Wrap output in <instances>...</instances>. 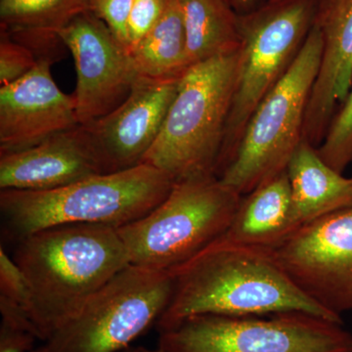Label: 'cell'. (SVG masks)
Segmentation results:
<instances>
[{"instance_id":"6da1fadb","label":"cell","mask_w":352,"mask_h":352,"mask_svg":"<svg viewBox=\"0 0 352 352\" xmlns=\"http://www.w3.org/2000/svg\"><path fill=\"white\" fill-rule=\"evenodd\" d=\"M170 273L173 295L157 322L159 332L203 314L305 312L342 323L296 288L268 250L220 237Z\"/></svg>"},{"instance_id":"7a4b0ae2","label":"cell","mask_w":352,"mask_h":352,"mask_svg":"<svg viewBox=\"0 0 352 352\" xmlns=\"http://www.w3.org/2000/svg\"><path fill=\"white\" fill-rule=\"evenodd\" d=\"M13 261L29 283V319L36 340L43 342L131 263L118 228L98 224H67L32 233L18 241Z\"/></svg>"},{"instance_id":"3957f363","label":"cell","mask_w":352,"mask_h":352,"mask_svg":"<svg viewBox=\"0 0 352 352\" xmlns=\"http://www.w3.org/2000/svg\"><path fill=\"white\" fill-rule=\"evenodd\" d=\"M175 183L164 171L141 164L47 191L1 190L0 210L7 230L17 241L67 224L120 228L149 214Z\"/></svg>"},{"instance_id":"277c9868","label":"cell","mask_w":352,"mask_h":352,"mask_svg":"<svg viewBox=\"0 0 352 352\" xmlns=\"http://www.w3.org/2000/svg\"><path fill=\"white\" fill-rule=\"evenodd\" d=\"M240 50L193 65L180 76L162 131L142 164L164 171L175 183L217 176Z\"/></svg>"},{"instance_id":"5b68a950","label":"cell","mask_w":352,"mask_h":352,"mask_svg":"<svg viewBox=\"0 0 352 352\" xmlns=\"http://www.w3.org/2000/svg\"><path fill=\"white\" fill-rule=\"evenodd\" d=\"M323 38L315 25L283 78L258 104L220 182L241 196L287 170L303 140V124L320 69Z\"/></svg>"},{"instance_id":"8992f818","label":"cell","mask_w":352,"mask_h":352,"mask_svg":"<svg viewBox=\"0 0 352 352\" xmlns=\"http://www.w3.org/2000/svg\"><path fill=\"white\" fill-rule=\"evenodd\" d=\"M242 197L217 176L176 182L145 217L118 228L129 263L171 271L219 239Z\"/></svg>"},{"instance_id":"52a82bcc","label":"cell","mask_w":352,"mask_h":352,"mask_svg":"<svg viewBox=\"0 0 352 352\" xmlns=\"http://www.w3.org/2000/svg\"><path fill=\"white\" fill-rule=\"evenodd\" d=\"M317 0H283L240 17L237 82L217 164L219 177L258 104L287 73L314 25Z\"/></svg>"},{"instance_id":"ba28073f","label":"cell","mask_w":352,"mask_h":352,"mask_svg":"<svg viewBox=\"0 0 352 352\" xmlns=\"http://www.w3.org/2000/svg\"><path fill=\"white\" fill-rule=\"evenodd\" d=\"M173 289L170 271L127 264L44 342L51 352H119L159 320Z\"/></svg>"},{"instance_id":"9c48e42d","label":"cell","mask_w":352,"mask_h":352,"mask_svg":"<svg viewBox=\"0 0 352 352\" xmlns=\"http://www.w3.org/2000/svg\"><path fill=\"white\" fill-rule=\"evenodd\" d=\"M159 333L163 352H352L342 323L305 312L195 315Z\"/></svg>"},{"instance_id":"30bf717a","label":"cell","mask_w":352,"mask_h":352,"mask_svg":"<svg viewBox=\"0 0 352 352\" xmlns=\"http://www.w3.org/2000/svg\"><path fill=\"white\" fill-rule=\"evenodd\" d=\"M268 251L308 298L340 318L352 310V206L302 224Z\"/></svg>"},{"instance_id":"8fae6325","label":"cell","mask_w":352,"mask_h":352,"mask_svg":"<svg viewBox=\"0 0 352 352\" xmlns=\"http://www.w3.org/2000/svg\"><path fill=\"white\" fill-rule=\"evenodd\" d=\"M74 58L76 115L85 126L119 107L140 76L129 51L94 13L80 14L59 34Z\"/></svg>"},{"instance_id":"7c38bea8","label":"cell","mask_w":352,"mask_h":352,"mask_svg":"<svg viewBox=\"0 0 352 352\" xmlns=\"http://www.w3.org/2000/svg\"><path fill=\"white\" fill-rule=\"evenodd\" d=\"M179 78L140 76L119 107L85 124L108 173L142 164L162 131L177 94Z\"/></svg>"},{"instance_id":"4fadbf2b","label":"cell","mask_w":352,"mask_h":352,"mask_svg":"<svg viewBox=\"0 0 352 352\" xmlns=\"http://www.w3.org/2000/svg\"><path fill=\"white\" fill-rule=\"evenodd\" d=\"M53 63L38 60L27 75L0 87V154L28 149L80 124L75 97L55 82Z\"/></svg>"},{"instance_id":"5bb4252c","label":"cell","mask_w":352,"mask_h":352,"mask_svg":"<svg viewBox=\"0 0 352 352\" xmlns=\"http://www.w3.org/2000/svg\"><path fill=\"white\" fill-rule=\"evenodd\" d=\"M108 173L85 126L21 151L0 154V190L47 191Z\"/></svg>"},{"instance_id":"9a60e30c","label":"cell","mask_w":352,"mask_h":352,"mask_svg":"<svg viewBox=\"0 0 352 352\" xmlns=\"http://www.w3.org/2000/svg\"><path fill=\"white\" fill-rule=\"evenodd\" d=\"M314 25L320 30L323 53L305 113L303 140L315 147L352 87V0H317Z\"/></svg>"},{"instance_id":"2e32d148","label":"cell","mask_w":352,"mask_h":352,"mask_svg":"<svg viewBox=\"0 0 352 352\" xmlns=\"http://www.w3.org/2000/svg\"><path fill=\"white\" fill-rule=\"evenodd\" d=\"M302 226L286 170L242 197L230 226L221 237L237 244L271 250Z\"/></svg>"},{"instance_id":"e0dca14e","label":"cell","mask_w":352,"mask_h":352,"mask_svg":"<svg viewBox=\"0 0 352 352\" xmlns=\"http://www.w3.org/2000/svg\"><path fill=\"white\" fill-rule=\"evenodd\" d=\"M94 0H0V25L14 41L34 51L38 59L57 61L59 34L76 17L91 10Z\"/></svg>"},{"instance_id":"ac0fdd59","label":"cell","mask_w":352,"mask_h":352,"mask_svg":"<svg viewBox=\"0 0 352 352\" xmlns=\"http://www.w3.org/2000/svg\"><path fill=\"white\" fill-rule=\"evenodd\" d=\"M292 199L302 224L352 206V177L328 166L314 146L302 140L287 166Z\"/></svg>"},{"instance_id":"d6986e66","label":"cell","mask_w":352,"mask_h":352,"mask_svg":"<svg viewBox=\"0 0 352 352\" xmlns=\"http://www.w3.org/2000/svg\"><path fill=\"white\" fill-rule=\"evenodd\" d=\"M189 66L239 50L240 16L226 0H179Z\"/></svg>"},{"instance_id":"ffe728a7","label":"cell","mask_w":352,"mask_h":352,"mask_svg":"<svg viewBox=\"0 0 352 352\" xmlns=\"http://www.w3.org/2000/svg\"><path fill=\"white\" fill-rule=\"evenodd\" d=\"M129 55L138 75L144 78L170 80L185 73L190 66L179 0H168L161 19Z\"/></svg>"},{"instance_id":"44dd1931","label":"cell","mask_w":352,"mask_h":352,"mask_svg":"<svg viewBox=\"0 0 352 352\" xmlns=\"http://www.w3.org/2000/svg\"><path fill=\"white\" fill-rule=\"evenodd\" d=\"M317 152L338 173H344L352 164V87L342 107L333 116Z\"/></svg>"},{"instance_id":"7402d4cb","label":"cell","mask_w":352,"mask_h":352,"mask_svg":"<svg viewBox=\"0 0 352 352\" xmlns=\"http://www.w3.org/2000/svg\"><path fill=\"white\" fill-rule=\"evenodd\" d=\"M34 51L11 38L6 32L0 36V87L23 78L38 62Z\"/></svg>"},{"instance_id":"603a6c76","label":"cell","mask_w":352,"mask_h":352,"mask_svg":"<svg viewBox=\"0 0 352 352\" xmlns=\"http://www.w3.org/2000/svg\"><path fill=\"white\" fill-rule=\"evenodd\" d=\"M134 0H94L91 10L129 51V22Z\"/></svg>"},{"instance_id":"cb8c5ba5","label":"cell","mask_w":352,"mask_h":352,"mask_svg":"<svg viewBox=\"0 0 352 352\" xmlns=\"http://www.w3.org/2000/svg\"><path fill=\"white\" fill-rule=\"evenodd\" d=\"M166 2L168 0H134L129 22V52L161 19Z\"/></svg>"},{"instance_id":"d4e9b609","label":"cell","mask_w":352,"mask_h":352,"mask_svg":"<svg viewBox=\"0 0 352 352\" xmlns=\"http://www.w3.org/2000/svg\"><path fill=\"white\" fill-rule=\"evenodd\" d=\"M36 338L32 333L11 327L6 323L0 326V352H30L34 349Z\"/></svg>"},{"instance_id":"484cf974","label":"cell","mask_w":352,"mask_h":352,"mask_svg":"<svg viewBox=\"0 0 352 352\" xmlns=\"http://www.w3.org/2000/svg\"><path fill=\"white\" fill-rule=\"evenodd\" d=\"M235 10H248L256 4L258 0H226Z\"/></svg>"},{"instance_id":"4316f807","label":"cell","mask_w":352,"mask_h":352,"mask_svg":"<svg viewBox=\"0 0 352 352\" xmlns=\"http://www.w3.org/2000/svg\"><path fill=\"white\" fill-rule=\"evenodd\" d=\"M30 352H51V351H48L47 347H46L43 344V346H39V347H38V349H32V351ZM129 352H144V347H138V349H132V351H129Z\"/></svg>"},{"instance_id":"83f0119b","label":"cell","mask_w":352,"mask_h":352,"mask_svg":"<svg viewBox=\"0 0 352 352\" xmlns=\"http://www.w3.org/2000/svg\"><path fill=\"white\" fill-rule=\"evenodd\" d=\"M144 352H163V351H162L161 349H154V351H151V349H144Z\"/></svg>"},{"instance_id":"f1b7e54d","label":"cell","mask_w":352,"mask_h":352,"mask_svg":"<svg viewBox=\"0 0 352 352\" xmlns=\"http://www.w3.org/2000/svg\"><path fill=\"white\" fill-rule=\"evenodd\" d=\"M281 1H283V0H270V2H268V3H277V2Z\"/></svg>"}]
</instances>
